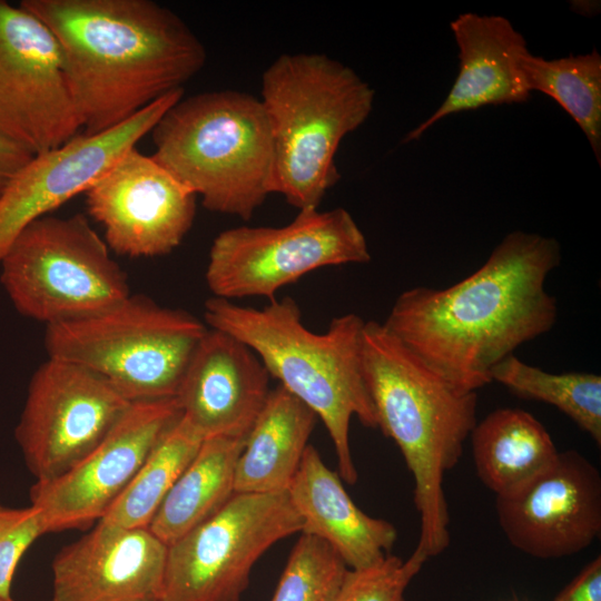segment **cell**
Segmentation results:
<instances>
[{"mask_svg":"<svg viewBox=\"0 0 601 601\" xmlns=\"http://www.w3.org/2000/svg\"><path fill=\"white\" fill-rule=\"evenodd\" d=\"M560 263L553 237L512 231L459 283L401 293L383 325L446 382L476 392L495 365L554 326L545 280Z\"/></svg>","mask_w":601,"mask_h":601,"instance_id":"obj_1","label":"cell"},{"mask_svg":"<svg viewBox=\"0 0 601 601\" xmlns=\"http://www.w3.org/2000/svg\"><path fill=\"white\" fill-rule=\"evenodd\" d=\"M57 39L69 89L91 136L184 88L206 62L200 39L151 0H22Z\"/></svg>","mask_w":601,"mask_h":601,"instance_id":"obj_2","label":"cell"},{"mask_svg":"<svg viewBox=\"0 0 601 601\" xmlns=\"http://www.w3.org/2000/svg\"><path fill=\"white\" fill-rule=\"evenodd\" d=\"M362 358L377 428L396 443L413 475L416 546L430 559L450 544L443 481L477 422V394L446 382L376 321L364 324Z\"/></svg>","mask_w":601,"mask_h":601,"instance_id":"obj_3","label":"cell"},{"mask_svg":"<svg viewBox=\"0 0 601 601\" xmlns=\"http://www.w3.org/2000/svg\"><path fill=\"white\" fill-rule=\"evenodd\" d=\"M204 319L209 328L247 345L269 376L322 420L336 452L338 474L354 484L358 475L349 447L351 418L377 428L363 374L365 321L349 313L333 318L326 332L314 333L290 297L274 298L262 307L211 297L205 303Z\"/></svg>","mask_w":601,"mask_h":601,"instance_id":"obj_4","label":"cell"},{"mask_svg":"<svg viewBox=\"0 0 601 601\" xmlns=\"http://www.w3.org/2000/svg\"><path fill=\"white\" fill-rule=\"evenodd\" d=\"M260 93L274 140V193L298 211L316 209L339 179L341 141L368 118L375 92L348 66L299 52L266 68Z\"/></svg>","mask_w":601,"mask_h":601,"instance_id":"obj_5","label":"cell"},{"mask_svg":"<svg viewBox=\"0 0 601 601\" xmlns=\"http://www.w3.org/2000/svg\"><path fill=\"white\" fill-rule=\"evenodd\" d=\"M150 134L154 159L210 211L248 220L274 193L270 124L260 99L248 92L183 97Z\"/></svg>","mask_w":601,"mask_h":601,"instance_id":"obj_6","label":"cell"},{"mask_svg":"<svg viewBox=\"0 0 601 601\" xmlns=\"http://www.w3.org/2000/svg\"><path fill=\"white\" fill-rule=\"evenodd\" d=\"M207 325L190 313L129 295L77 321L48 325V357L81 365L128 401L175 397Z\"/></svg>","mask_w":601,"mask_h":601,"instance_id":"obj_7","label":"cell"},{"mask_svg":"<svg viewBox=\"0 0 601 601\" xmlns=\"http://www.w3.org/2000/svg\"><path fill=\"white\" fill-rule=\"evenodd\" d=\"M0 283L18 313L46 326L101 313L130 295L125 273L81 214L29 224L0 260Z\"/></svg>","mask_w":601,"mask_h":601,"instance_id":"obj_8","label":"cell"},{"mask_svg":"<svg viewBox=\"0 0 601 601\" xmlns=\"http://www.w3.org/2000/svg\"><path fill=\"white\" fill-rule=\"evenodd\" d=\"M370 260L366 238L345 208L304 209L285 226H240L218 234L205 278L214 297L272 300L315 269Z\"/></svg>","mask_w":601,"mask_h":601,"instance_id":"obj_9","label":"cell"},{"mask_svg":"<svg viewBox=\"0 0 601 601\" xmlns=\"http://www.w3.org/2000/svg\"><path fill=\"white\" fill-rule=\"evenodd\" d=\"M302 530L287 492L234 493L217 513L167 545L159 601H239L258 559Z\"/></svg>","mask_w":601,"mask_h":601,"instance_id":"obj_10","label":"cell"},{"mask_svg":"<svg viewBox=\"0 0 601 601\" xmlns=\"http://www.w3.org/2000/svg\"><path fill=\"white\" fill-rule=\"evenodd\" d=\"M132 402L95 372L48 357L32 374L14 439L36 481L81 461Z\"/></svg>","mask_w":601,"mask_h":601,"instance_id":"obj_11","label":"cell"},{"mask_svg":"<svg viewBox=\"0 0 601 601\" xmlns=\"http://www.w3.org/2000/svg\"><path fill=\"white\" fill-rule=\"evenodd\" d=\"M80 129L53 33L20 4L0 0V134L37 155Z\"/></svg>","mask_w":601,"mask_h":601,"instance_id":"obj_12","label":"cell"},{"mask_svg":"<svg viewBox=\"0 0 601 601\" xmlns=\"http://www.w3.org/2000/svg\"><path fill=\"white\" fill-rule=\"evenodd\" d=\"M179 416L175 397L132 402L81 461L55 479L36 481L30 504L41 511L47 533L98 523Z\"/></svg>","mask_w":601,"mask_h":601,"instance_id":"obj_13","label":"cell"},{"mask_svg":"<svg viewBox=\"0 0 601 601\" xmlns=\"http://www.w3.org/2000/svg\"><path fill=\"white\" fill-rule=\"evenodd\" d=\"M89 215L109 249L129 257L171 253L190 230L197 196L137 147L125 152L86 191Z\"/></svg>","mask_w":601,"mask_h":601,"instance_id":"obj_14","label":"cell"},{"mask_svg":"<svg viewBox=\"0 0 601 601\" xmlns=\"http://www.w3.org/2000/svg\"><path fill=\"white\" fill-rule=\"evenodd\" d=\"M499 525L515 549L538 559L579 553L601 533V475L575 450L559 452L541 472L496 495Z\"/></svg>","mask_w":601,"mask_h":601,"instance_id":"obj_15","label":"cell"},{"mask_svg":"<svg viewBox=\"0 0 601 601\" xmlns=\"http://www.w3.org/2000/svg\"><path fill=\"white\" fill-rule=\"evenodd\" d=\"M183 97L184 88L170 91L119 126L91 136L78 134L58 148L35 155L0 197V260L29 224L85 194Z\"/></svg>","mask_w":601,"mask_h":601,"instance_id":"obj_16","label":"cell"},{"mask_svg":"<svg viewBox=\"0 0 601 601\" xmlns=\"http://www.w3.org/2000/svg\"><path fill=\"white\" fill-rule=\"evenodd\" d=\"M166 556L149 528L98 522L53 558L49 601H159Z\"/></svg>","mask_w":601,"mask_h":601,"instance_id":"obj_17","label":"cell"},{"mask_svg":"<svg viewBox=\"0 0 601 601\" xmlns=\"http://www.w3.org/2000/svg\"><path fill=\"white\" fill-rule=\"evenodd\" d=\"M269 374L238 338L208 328L175 396L183 420L201 437H247L269 395Z\"/></svg>","mask_w":601,"mask_h":601,"instance_id":"obj_18","label":"cell"},{"mask_svg":"<svg viewBox=\"0 0 601 601\" xmlns=\"http://www.w3.org/2000/svg\"><path fill=\"white\" fill-rule=\"evenodd\" d=\"M450 27L459 47L457 78L443 104L405 137V142L420 139L451 114L486 105L521 104L530 98L520 69V59L529 51L526 40L510 20L466 12Z\"/></svg>","mask_w":601,"mask_h":601,"instance_id":"obj_19","label":"cell"},{"mask_svg":"<svg viewBox=\"0 0 601 601\" xmlns=\"http://www.w3.org/2000/svg\"><path fill=\"white\" fill-rule=\"evenodd\" d=\"M287 493L302 518L300 533L326 542L348 569L375 564L396 542L395 526L364 513L313 445L306 447Z\"/></svg>","mask_w":601,"mask_h":601,"instance_id":"obj_20","label":"cell"},{"mask_svg":"<svg viewBox=\"0 0 601 601\" xmlns=\"http://www.w3.org/2000/svg\"><path fill=\"white\" fill-rule=\"evenodd\" d=\"M316 414L279 384L250 428L235 473V493L287 492L309 445Z\"/></svg>","mask_w":601,"mask_h":601,"instance_id":"obj_21","label":"cell"},{"mask_svg":"<svg viewBox=\"0 0 601 601\" xmlns=\"http://www.w3.org/2000/svg\"><path fill=\"white\" fill-rule=\"evenodd\" d=\"M469 437L476 474L495 495L526 482L559 453L544 425L516 407L489 413Z\"/></svg>","mask_w":601,"mask_h":601,"instance_id":"obj_22","label":"cell"},{"mask_svg":"<svg viewBox=\"0 0 601 601\" xmlns=\"http://www.w3.org/2000/svg\"><path fill=\"white\" fill-rule=\"evenodd\" d=\"M246 437L203 441L161 502L149 530L167 545L217 513L234 495L237 461Z\"/></svg>","mask_w":601,"mask_h":601,"instance_id":"obj_23","label":"cell"},{"mask_svg":"<svg viewBox=\"0 0 601 601\" xmlns=\"http://www.w3.org/2000/svg\"><path fill=\"white\" fill-rule=\"evenodd\" d=\"M201 443V437L180 415L162 434L128 486L99 522L125 528H148Z\"/></svg>","mask_w":601,"mask_h":601,"instance_id":"obj_24","label":"cell"},{"mask_svg":"<svg viewBox=\"0 0 601 601\" xmlns=\"http://www.w3.org/2000/svg\"><path fill=\"white\" fill-rule=\"evenodd\" d=\"M520 69L530 92H543L554 99L580 126L601 164V56L593 49L546 60L529 51L520 59Z\"/></svg>","mask_w":601,"mask_h":601,"instance_id":"obj_25","label":"cell"},{"mask_svg":"<svg viewBox=\"0 0 601 601\" xmlns=\"http://www.w3.org/2000/svg\"><path fill=\"white\" fill-rule=\"evenodd\" d=\"M491 377L492 382L500 383L521 398L555 406L600 446V375L588 372L548 373L512 354L494 366Z\"/></svg>","mask_w":601,"mask_h":601,"instance_id":"obj_26","label":"cell"},{"mask_svg":"<svg viewBox=\"0 0 601 601\" xmlns=\"http://www.w3.org/2000/svg\"><path fill=\"white\" fill-rule=\"evenodd\" d=\"M347 570L326 542L300 533L270 601H333Z\"/></svg>","mask_w":601,"mask_h":601,"instance_id":"obj_27","label":"cell"},{"mask_svg":"<svg viewBox=\"0 0 601 601\" xmlns=\"http://www.w3.org/2000/svg\"><path fill=\"white\" fill-rule=\"evenodd\" d=\"M428 556L415 548L407 559L387 554L362 569H348L333 601H405L404 593Z\"/></svg>","mask_w":601,"mask_h":601,"instance_id":"obj_28","label":"cell"},{"mask_svg":"<svg viewBox=\"0 0 601 601\" xmlns=\"http://www.w3.org/2000/svg\"><path fill=\"white\" fill-rule=\"evenodd\" d=\"M41 511L30 504L27 508H9L0 502V597L12 598L11 585L17 566L31 544L46 534Z\"/></svg>","mask_w":601,"mask_h":601,"instance_id":"obj_29","label":"cell"},{"mask_svg":"<svg viewBox=\"0 0 601 601\" xmlns=\"http://www.w3.org/2000/svg\"><path fill=\"white\" fill-rule=\"evenodd\" d=\"M554 601H601V558L587 564Z\"/></svg>","mask_w":601,"mask_h":601,"instance_id":"obj_30","label":"cell"},{"mask_svg":"<svg viewBox=\"0 0 601 601\" xmlns=\"http://www.w3.org/2000/svg\"><path fill=\"white\" fill-rule=\"evenodd\" d=\"M33 156L24 147L0 134V197L12 178Z\"/></svg>","mask_w":601,"mask_h":601,"instance_id":"obj_31","label":"cell"},{"mask_svg":"<svg viewBox=\"0 0 601 601\" xmlns=\"http://www.w3.org/2000/svg\"><path fill=\"white\" fill-rule=\"evenodd\" d=\"M0 601H14L13 598H1L0 597Z\"/></svg>","mask_w":601,"mask_h":601,"instance_id":"obj_32","label":"cell"}]
</instances>
